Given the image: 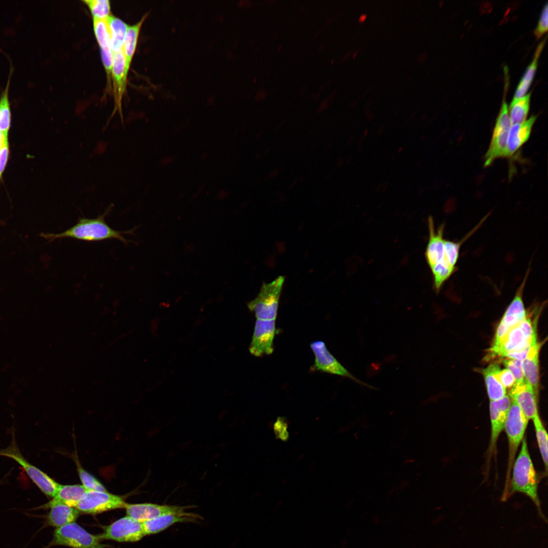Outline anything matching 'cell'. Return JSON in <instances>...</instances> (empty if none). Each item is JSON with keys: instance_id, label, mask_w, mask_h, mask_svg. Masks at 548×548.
<instances>
[{"instance_id": "cell-1", "label": "cell", "mask_w": 548, "mask_h": 548, "mask_svg": "<svg viewBox=\"0 0 548 548\" xmlns=\"http://www.w3.org/2000/svg\"><path fill=\"white\" fill-rule=\"evenodd\" d=\"M428 226L429 239L425 256L433 276L434 288L438 292L455 272L460 247L464 240L456 242L444 238L443 225L435 229L431 216L428 217Z\"/></svg>"}, {"instance_id": "cell-2", "label": "cell", "mask_w": 548, "mask_h": 548, "mask_svg": "<svg viewBox=\"0 0 548 548\" xmlns=\"http://www.w3.org/2000/svg\"><path fill=\"white\" fill-rule=\"evenodd\" d=\"M111 209L112 207H110L102 215L96 218H80L75 225L62 232L42 233L41 236L50 241L67 237L86 242L117 239L127 245L130 241L125 238L122 234H133L134 229L119 231L109 226L105 222V218Z\"/></svg>"}, {"instance_id": "cell-3", "label": "cell", "mask_w": 548, "mask_h": 548, "mask_svg": "<svg viewBox=\"0 0 548 548\" xmlns=\"http://www.w3.org/2000/svg\"><path fill=\"white\" fill-rule=\"evenodd\" d=\"M520 453L512 465V474L508 497L516 492L529 497L536 506L540 518L546 522L538 495V478L529 452L526 438L522 441Z\"/></svg>"}, {"instance_id": "cell-4", "label": "cell", "mask_w": 548, "mask_h": 548, "mask_svg": "<svg viewBox=\"0 0 548 548\" xmlns=\"http://www.w3.org/2000/svg\"><path fill=\"white\" fill-rule=\"evenodd\" d=\"M529 421L517 402L511 400L504 427L508 443V460L505 485L502 496L503 501L508 499L511 470L517 452L524 438Z\"/></svg>"}, {"instance_id": "cell-5", "label": "cell", "mask_w": 548, "mask_h": 548, "mask_svg": "<svg viewBox=\"0 0 548 548\" xmlns=\"http://www.w3.org/2000/svg\"><path fill=\"white\" fill-rule=\"evenodd\" d=\"M12 434V439L10 445L6 448L0 449V456L8 457L15 461L41 491L46 496L52 498L56 494L60 484L29 463L23 457L17 446L14 430Z\"/></svg>"}, {"instance_id": "cell-6", "label": "cell", "mask_w": 548, "mask_h": 548, "mask_svg": "<svg viewBox=\"0 0 548 548\" xmlns=\"http://www.w3.org/2000/svg\"><path fill=\"white\" fill-rule=\"evenodd\" d=\"M284 281V277L280 276L270 283H263L257 297L248 303L256 319L276 320Z\"/></svg>"}, {"instance_id": "cell-7", "label": "cell", "mask_w": 548, "mask_h": 548, "mask_svg": "<svg viewBox=\"0 0 548 548\" xmlns=\"http://www.w3.org/2000/svg\"><path fill=\"white\" fill-rule=\"evenodd\" d=\"M63 545L71 548H105L98 536L92 535L75 522L56 528L45 548Z\"/></svg>"}, {"instance_id": "cell-8", "label": "cell", "mask_w": 548, "mask_h": 548, "mask_svg": "<svg viewBox=\"0 0 548 548\" xmlns=\"http://www.w3.org/2000/svg\"><path fill=\"white\" fill-rule=\"evenodd\" d=\"M511 125L504 95L496 119L491 143L485 156V166L490 165L496 159L505 156L507 136Z\"/></svg>"}, {"instance_id": "cell-9", "label": "cell", "mask_w": 548, "mask_h": 548, "mask_svg": "<svg viewBox=\"0 0 548 548\" xmlns=\"http://www.w3.org/2000/svg\"><path fill=\"white\" fill-rule=\"evenodd\" d=\"M126 503L121 496L108 491H86L75 508L80 513L94 515L124 508Z\"/></svg>"}, {"instance_id": "cell-10", "label": "cell", "mask_w": 548, "mask_h": 548, "mask_svg": "<svg viewBox=\"0 0 548 548\" xmlns=\"http://www.w3.org/2000/svg\"><path fill=\"white\" fill-rule=\"evenodd\" d=\"M97 536L100 540L133 542L140 540L145 534L142 523L126 516L104 527L103 532Z\"/></svg>"}, {"instance_id": "cell-11", "label": "cell", "mask_w": 548, "mask_h": 548, "mask_svg": "<svg viewBox=\"0 0 548 548\" xmlns=\"http://www.w3.org/2000/svg\"><path fill=\"white\" fill-rule=\"evenodd\" d=\"M310 347L315 356V362L312 367L313 370L347 377L361 385L374 388L361 381L348 371L328 350L324 341H313L310 344Z\"/></svg>"}, {"instance_id": "cell-12", "label": "cell", "mask_w": 548, "mask_h": 548, "mask_svg": "<svg viewBox=\"0 0 548 548\" xmlns=\"http://www.w3.org/2000/svg\"><path fill=\"white\" fill-rule=\"evenodd\" d=\"M276 332V320L256 319L249 348L251 354L257 357L271 354Z\"/></svg>"}, {"instance_id": "cell-13", "label": "cell", "mask_w": 548, "mask_h": 548, "mask_svg": "<svg viewBox=\"0 0 548 548\" xmlns=\"http://www.w3.org/2000/svg\"><path fill=\"white\" fill-rule=\"evenodd\" d=\"M191 506L159 505L144 503L130 504L126 503L124 508L126 516L141 523L154 519L161 515L186 511Z\"/></svg>"}, {"instance_id": "cell-14", "label": "cell", "mask_w": 548, "mask_h": 548, "mask_svg": "<svg viewBox=\"0 0 548 548\" xmlns=\"http://www.w3.org/2000/svg\"><path fill=\"white\" fill-rule=\"evenodd\" d=\"M511 403V399L507 395L498 400L490 401L489 407L491 429L489 451L491 454L496 451L498 438L504 429Z\"/></svg>"}, {"instance_id": "cell-15", "label": "cell", "mask_w": 548, "mask_h": 548, "mask_svg": "<svg viewBox=\"0 0 548 548\" xmlns=\"http://www.w3.org/2000/svg\"><path fill=\"white\" fill-rule=\"evenodd\" d=\"M202 517L195 513L183 512L161 515L142 523L145 536L156 534L178 523H198Z\"/></svg>"}, {"instance_id": "cell-16", "label": "cell", "mask_w": 548, "mask_h": 548, "mask_svg": "<svg viewBox=\"0 0 548 548\" xmlns=\"http://www.w3.org/2000/svg\"><path fill=\"white\" fill-rule=\"evenodd\" d=\"M509 396L517 402L529 420H532L538 414L537 394L527 381L523 384L515 385L510 389Z\"/></svg>"}, {"instance_id": "cell-17", "label": "cell", "mask_w": 548, "mask_h": 548, "mask_svg": "<svg viewBox=\"0 0 548 548\" xmlns=\"http://www.w3.org/2000/svg\"><path fill=\"white\" fill-rule=\"evenodd\" d=\"M532 346H534L526 339L518 324L509 331L498 345L492 346L488 356L490 358L495 356L504 357L508 353Z\"/></svg>"}, {"instance_id": "cell-18", "label": "cell", "mask_w": 548, "mask_h": 548, "mask_svg": "<svg viewBox=\"0 0 548 548\" xmlns=\"http://www.w3.org/2000/svg\"><path fill=\"white\" fill-rule=\"evenodd\" d=\"M86 491L82 485H60L56 494L51 500L30 510L49 509L57 504L76 507Z\"/></svg>"}, {"instance_id": "cell-19", "label": "cell", "mask_w": 548, "mask_h": 548, "mask_svg": "<svg viewBox=\"0 0 548 548\" xmlns=\"http://www.w3.org/2000/svg\"><path fill=\"white\" fill-rule=\"evenodd\" d=\"M536 116H532L522 123L511 125L509 130L505 156L514 154L529 139Z\"/></svg>"}, {"instance_id": "cell-20", "label": "cell", "mask_w": 548, "mask_h": 548, "mask_svg": "<svg viewBox=\"0 0 548 548\" xmlns=\"http://www.w3.org/2000/svg\"><path fill=\"white\" fill-rule=\"evenodd\" d=\"M528 274L529 271L526 273L524 279L518 288L513 299L507 308L500 321L509 329L517 326L526 317L527 313L524 305L523 294Z\"/></svg>"}, {"instance_id": "cell-21", "label": "cell", "mask_w": 548, "mask_h": 548, "mask_svg": "<svg viewBox=\"0 0 548 548\" xmlns=\"http://www.w3.org/2000/svg\"><path fill=\"white\" fill-rule=\"evenodd\" d=\"M49 509L45 516L43 527L51 526L57 528L75 522L80 513L75 507L64 504H57Z\"/></svg>"}, {"instance_id": "cell-22", "label": "cell", "mask_w": 548, "mask_h": 548, "mask_svg": "<svg viewBox=\"0 0 548 548\" xmlns=\"http://www.w3.org/2000/svg\"><path fill=\"white\" fill-rule=\"evenodd\" d=\"M542 344L537 343L530 348L527 357L521 361L526 380L537 395L539 385V353Z\"/></svg>"}, {"instance_id": "cell-23", "label": "cell", "mask_w": 548, "mask_h": 548, "mask_svg": "<svg viewBox=\"0 0 548 548\" xmlns=\"http://www.w3.org/2000/svg\"><path fill=\"white\" fill-rule=\"evenodd\" d=\"M148 15V13L146 14L138 23L128 27L122 47V51L125 60L126 78L136 48L141 27Z\"/></svg>"}, {"instance_id": "cell-24", "label": "cell", "mask_w": 548, "mask_h": 548, "mask_svg": "<svg viewBox=\"0 0 548 548\" xmlns=\"http://www.w3.org/2000/svg\"><path fill=\"white\" fill-rule=\"evenodd\" d=\"M106 19L110 34L111 49L113 54L122 50L129 25L121 19L111 15Z\"/></svg>"}, {"instance_id": "cell-25", "label": "cell", "mask_w": 548, "mask_h": 548, "mask_svg": "<svg viewBox=\"0 0 548 548\" xmlns=\"http://www.w3.org/2000/svg\"><path fill=\"white\" fill-rule=\"evenodd\" d=\"M546 39V37L537 46L532 61L528 66L517 87L513 98H520L526 94L535 76L538 65V59L544 45Z\"/></svg>"}, {"instance_id": "cell-26", "label": "cell", "mask_w": 548, "mask_h": 548, "mask_svg": "<svg viewBox=\"0 0 548 548\" xmlns=\"http://www.w3.org/2000/svg\"><path fill=\"white\" fill-rule=\"evenodd\" d=\"M13 71V66L11 65L6 85L0 94V131L7 135H8L11 124L12 115L9 99V87Z\"/></svg>"}, {"instance_id": "cell-27", "label": "cell", "mask_w": 548, "mask_h": 548, "mask_svg": "<svg viewBox=\"0 0 548 548\" xmlns=\"http://www.w3.org/2000/svg\"><path fill=\"white\" fill-rule=\"evenodd\" d=\"M112 77L117 91L118 102H120L126 86L125 60L122 50L113 53Z\"/></svg>"}, {"instance_id": "cell-28", "label": "cell", "mask_w": 548, "mask_h": 548, "mask_svg": "<svg viewBox=\"0 0 548 548\" xmlns=\"http://www.w3.org/2000/svg\"><path fill=\"white\" fill-rule=\"evenodd\" d=\"M496 364H492L482 370L490 401L498 400L506 395V389L497 380L494 371Z\"/></svg>"}, {"instance_id": "cell-29", "label": "cell", "mask_w": 548, "mask_h": 548, "mask_svg": "<svg viewBox=\"0 0 548 548\" xmlns=\"http://www.w3.org/2000/svg\"><path fill=\"white\" fill-rule=\"evenodd\" d=\"M531 93L524 96L513 98L509 108V117L511 125L522 123L526 120L530 109Z\"/></svg>"}, {"instance_id": "cell-30", "label": "cell", "mask_w": 548, "mask_h": 548, "mask_svg": "<svg viewBox=\"0 0 548 548\" xmlns=\"http://www.w3.org/2000/svg\"><path fill=\"white\" fill-rule=\"evenodd\" d=\"M538 448L540 452L541 458L544 465L545 471H547V460H548V437L547 433L544 427L541 420L537 415L532 419Z\"/></svg>"}, {"instance_id": "cell-31", "label": "cell", "mask_w": 548, "mask_h": 548, "mask_svg": "<svg viewBox=\"0 0 548 548\" xmlns=\"http://www.w3.org/2000/svg\"><path fill=\"white\" fill-rule=\"evenodd\" d=\"M94 34L100 49L110 48V34L107 19L93 18Z\"/></svg>"}, {"instance_id": "cell-32", "label": "cell", "mask_w": 548, "mask_h": 548, "mask_svg": "<svg viewBox=\"0 0 548 548\" xmlns=\"http://www.w3.org/2000/svg\"><path fill=\"white\" fill-rule=\"evenodd\" d=\"M76 462L82 485L87 491H107L101 482L82 467L77 459Z\"/></svg>"}, {"instance_id": "cell-33", "label": "cell", "mask_w": 548, "mask_h": 548, "mask_svg": "<svg viewBox=\"0 0 548 548\" xmlns=\"http://www.w3.org/2000/svg\"><path fill=\"white\" fill-rule=\"evenodd\" d=\"M93 18L106 19L110 15V4L108 0H85Z\"/></svg>"}, {"instance_id": "cell-34", "label": "cell", "mask_w": 548, "mask_h": 548, "mask_svg": "<svg viewBox=\"0 0 548 548\" xmlns=\"http://www.w3.org/2000/svg\"><path fill=\"white\" fill-rule=\"evenodd\" d=\"M502 361L513 375L516 380L515 385H520L526 381L522 369L521 361L510 358H506Z\"/></svg>"}, {"instance_id": "cell-35", "label": "cell", "mask_w": 548, "mask_h": 548, "mask_svg": "<svg viewBox=\"0 0 548 548\" xmlns=\"http://www.w3.org/2000/svg\"><path fill=\"white\" fill-rule=\"evenodd\" d=\"M494 374L497 380L506 389L512 388L516 384V380L512 373L507 368L501 369L497 364L495 369Z\"/></svg>"}, {"instance_id": "cell-36", "label": "cell", "mask_w": 548, "mask_h": 548, "mask_svg": "<svg viewBox=\"0 0 548 548\" xmlns=\"http://www.w3.org/2000/svg\"><path fill=\"white\" fill-rule=\"evenodd\" d=\"M547 30V4L544 6L534 33L537 39L540 38Z\"/></svg>"}, {"instance_id": "cell-37", "label": "cell", "mask_w": 548, "mask_h": 548, "mask_svg": "<svg viewBox=\"0 0 548 548\" xmlns=\"http://www.w3.org/2000/svg\"><path fill=\"white\" fill-rule=\"evenodd\" d=\"M100 51L102 61L106 70L108 80L109 82H110L112 77L113 52L110 48L100 49Z\"/></svg>"}, {"instance_id": "cell-38", "label": "cell", "mask_w": 548, "mask_h": 548, "mask_svg": "<svg viewBox=\"0 0 548 548\" xmlns=\"http://www.w3.org/2000/svg\"><path fill=\"white\" fill-rule=\"evenodd\" d=\"M10 153L9 143L0 150V181L7 166Z\"/></svg>"}, {"instance_id": "cell-39", "label": "cell", "mask_w": 548, "mask_h": 548, "mask_svg": "<svg viewBox=\"0 0 548 548\" xmlns=\"http://www.w3.org/2000/svg\"><path fill=\"white\" fill-rule=\"evenodd\" d=\"M287 427L286 423L282 419H278L275 424L276 434L282 439L284 440L288 437Z\"/></svg>"}, {"instance_id": "cell-40", "label": "cell", "mask_w": 548, "mask_h": 548, "mask_svg": "<svg viewBox=\"0 0 548 548\" xmlns=\"http://www.w3.org/2000/svg\"><path fill=\"white\" fill-rule=\"evenodd\" d=\"M8 143V135L5 134L0 131V150L6 144Z\"/></svg>"}, {"instance_id": "cell-41", "label": "cell", "mask_w": 548, "mask_h": 548, "mask_svg": "<svg viewBox=\"0 0 548 548\" xmlns=\"http://www.w3.org/2000/svg\"><path fill=\"white\" fill-rule=\"evenodd\" d=\"M366 17V15H365V14H364V15H361V16L360 17V18H359V21L360 22H363V21H364V20L365 19Z\"/></svg>"}]
</instances>
